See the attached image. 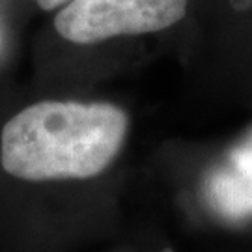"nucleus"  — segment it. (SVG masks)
<instances>
[{"label": "nucleus", "mask_w": 252, "mask_h": 252, "mask_svg": "<svg viewBox=\"0 0 252 252\" xmlns=\"http://www.w3.org/2000/svg\"><path fill=\"white\" fill-rule=\"evenodd\" d=\"M129 116L110 103L39 101L11 116L0 133V168L25 183L90 181L114 164Z\"/></svg>", "instance_id": "obj_1"}, {"label": "nucleus", "mask_w": 252, "mask_h": 252, "mask_svg": "<svg viewBox=\"0 0 252 252\" xmlns=\"http://www.w3.org/2000/svg\"><path fill=\"white\" fill-rule=\"evenodd\" d=\"M189 0H75L54 17L56 32L79 45L161 32L185 17Z\"/></svg>", "instance_id": "obj_2"}, {"label": "nucleus", "mask_w": 252, "mask_h": 252, "mask_svg": "<svg viewBox=\"0 0 252 252\" xmlns=\"http://www.w3.org/2000/svg\"><path fill=\"white\" fill-rule=\"evenodd\" d=\"M206 190L220 215L228 219L252 215V133L234 146L211 172Z\"/></svg>", "instance_id": "obj_3"}, {"label": "nucleus", "mask_w": 252, "mask_h": 252, "mask_svg": "<svg viewBox=\"0 0 252 252\" xmlns=\"http://www.w3.org/2000/svg\"><path fill=\"white\" fill-rule=\"evenodd\" d=\"M37 6L41 9H45V11H53V9H58V8H65V6H69L71 2L75 0H34Z\"/></svg>", "instance_id": "obj_4"}]
</instances>
